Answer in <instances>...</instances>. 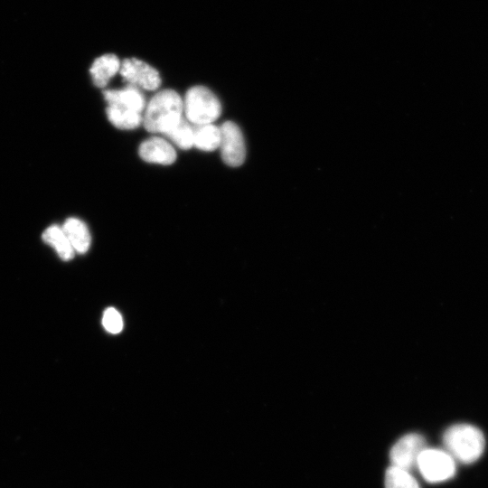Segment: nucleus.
<instances>
[{
  "label": "nucleus",
  "instance_id": "obj_1",
  "mask_svg": "<svg viewBox=\"0 0 488 488\" xmlns=\"http://www.w3.org/2000/svg\"><path fill=\"white\" fill-rule=\"evenodd\" d=\"M445 450L463 464H472L483 455L485 439L475 426L460 423L449 427L443 435Z\"/></svg>",
  "mask_w": 488,
  "mask_h": 488
},
{
  "label": "nucleus",
  "instance_id": "obj_2",
  "mask_svg": "<svg viewBox=\"0 0 488 488\" xmlns=\"http://www.w3.org/2000/svg\"><path fill=\"white\" fill-rule=\"evenodd\" d=\"M145 109V129L164 135L183 117V101L176 91L164 89L151 99Z\"/></svg>",
  "mask_w": 488,
  "mask_h": 488
},
{
  "label": "nucleus",
  "instance_id": "obj_3",
  "mask_svg": "<svg viewBox=\"0 0 488 488\" xmlns=\"http://www.w3.org/2000/svg\"><path fill=\"white\" fill-rule=\"evenodd\" d=\"M187 120L193 126L211 124L221 113L218 98L203 86L188 89L183 101Z\"/></svg>",
  "mask_w": 488,
  "mask_h": 488
},
{
  "label": "nucleus",
  "instance_id": "obj_4",
  "mask_svg": "<svg viewBox=\"0 0 488 488\" xmlns=\"http://www.w3.org/2000/svg\"><path fill=\"white\" fill-rule=\"evenodd\" d=\"M417 468L426 481L436 483L454 477L456 461L446 450L426 447L418 459Z\"/></svg>",
  "mask_w": 488,
  "mask_h": 488
},
{
  "label": "nucleus",
  "instance_id": "obj_5",
  "mask_svg": "<svg viewBox=\"0 0 488 488\" xmlns=\"http://www.w3.org/2000/svg\"><path fill=\"white\" fill-rule=\"evenodd\" d=\"M426 447L425 439L421 435L410 433L403 436L390 449L391 465L410 472L417 467L418 459Z\"/></svg>",
  "mask_w": 488,
  "mask_h": 488
},
{
  "label": "nucleus",
  "instance_id": "obj_6",
  "mask_svg": "<svg viewBox=\"0 0 488 488\" xmlns=\"http://www.w3.org/2000/svg\"><path fill=\"white\" fill-rule=\"evenodd\" d=\"M119 72L125 81L136 88L155 90L161 84L158 71L146 62L136 58L123 60Z\"/></svg>",
  "mask_w": 488,
  "mask_h": 488
},
{
  "label": "nucleus",
  "instance_id": "obj_7",
  "mask_svg": "<svg viewBox=\"0 0 488 488\" xmlns=\"http://www.w3.org/2000/svg\"><path fill=\"white\" fill-rule=\"evenodd\" d=\"M221 129V155L223 162L232 167L243 164L246 155L244 137L240 128L231 121H226Z\"/></svg>",
  "mask_w": 488,
  "mask_h": 488
},
{
  "label": "nucleus",
  "instance_id": "obj_8",
  "mask_svg": "<svg viewBox=\"0 0 488 488\" xmlns=\"http://www.w3.org/2000/svg\"><path fill=\"white\" fill-rule=\"evenodd\" d=\"M140 157L148 163L171 164L176 159L173 145L164 138L153 136L145 140L139 146Z\"/></svg>",
  "mask_w": 488,
  "mask_h": 488
},
{
  "label": "nucleus",
  "instance_id": "obj_9",
  "mask_svg": "<svg viewBox=\"0 0 488 488\" xmlns=\"http://www.w3.org/2000/svg\"><path fill=\"white\" fill-rule=\"evenodd\" d=\"M108 106H115L141 113L145 108L142 92L134 86L121 89H108L103 92Z\"/></svg>",
  "mask_w": 488,
  "mask_h": 488
},
{
  "label": "nucleus",
  "instance_id": "obj_10",
  "mask_svg": "<svg viewBox=\"0 0 488 488\" xmlns=\"http://www.w3.org/2000/svg\"><path fill=\"white\" fill-rule=\"evenodd\" d=\"M121 62L112 53H107L98 57L89 68L93 83L98 88L105 87L110 79L119 71Z\"/></svg>",
  "mask_w": 488,
  "mask_h": 488
},
{
  "label": "nucleus",
  "instance_id": "obj_11",
  "mask_svg": "<svg viewBox=\"0 0 488 488\" xmlns=\"http://www.w3.org/2000/svg\"><path fill=\"white\" fill-rule=\"evenodd\" d=\"M62 230L74 251L80 254L87 252L90 246V234L86 224L76 218L66 220Z\"/></svg>",
  "mask_w": 488,
  "mask_h": 488
},
{
  "label": "nucleus",
  "instance_id": "obj_12",
  "mask_svg": "<svg viewBox=\"0 0 488 488\" xmlns=\"http://www.w3.org/2000/svg\"><path fill=\"white\" fill-rule=\"evenodd\" d=\"M42 239L56 250L62 260L68 261L73 258L74 249L61 227L58 225L48 227L42 233Z\"/></svg>",
  "mask_w": 488,
  "mask_h": 488
},
{
  "label": "nucleus",
  "instance_id": "obj_13",
  "mask_svg": "<svg viewBox=\"0 0 488 488\" xmlns=\"http://www.w3.org/2000/svg\"><path fill=\"white\" fill-rule=\"evenodd\" d=\"M193 145L202 151H213L220 146L221 129L212 125L193 126Z\"/></svg>",
  "mask_w": 488,
  "mask_h": 488
},
{
  "label": "nucleus",
  "instance_id": "obj_14",
  "mask_svg": "<svg viewBox=\"0 0 488 488\" xmlns=\"http://www.w3.org/2000/svg\"><path fill=\"white\" fill-rule=\"evenodd\" d=\"M107 116L110 123L120 129L136 128L142 122L141 113L115 106H108Z\"/></svg>",
  "mask_w": 488,
  "mask_h": 488
},
{
  "label": "nucleus",
  "instance_id": "obj_15",
  "mask_svg": "<svg viewBox=\"0 0 488 488\" xmlns=\"http://www.w3.org/2000/svg\"><path fill=\"white\" fill-rule=\"evenodd\" d=\"M164 135L182 149L193 145L194 128L183 117Z\"/></svg>",
  "mask_w": 488,
  "mask_h": 488
},
{
  "label": "nucleus",
  "instance_id": "obj_16",
  "mask_svg": "<svg viewBox=\"0 0 488 488\" xmlns=\"http://www.w3.org/2000/svg\"><path fill=\"white\" fill-rule=\"evenodd\" d=\"M385 488H420L409 471L390 465L385 473Z\"/></svg>",
  "mask_w": 488,
  "mask_h": 488
},
{
  "label": "nucleus",
  "instance_id": "obj_17",
  "mask_svg": "<svg viewBox=\"0 0 488 488\" xmlns=\"http://www.w3.org/2000/svg\"><path fill=\"white\" fill-rule=\"evenodd\" d=\"M102 324L108 333L116 334L123 329V319L117 309L108 307L103 314Z\"/></svg>",
  "mask_w": 488,
  "mask_h": 488
}]
</instances>
